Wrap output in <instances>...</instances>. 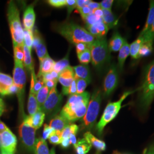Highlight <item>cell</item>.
I'll use <instances>...</instances> for the list:
<instances>
[{
    "label": "cell",
    "instance_id": "cell-52",
    "mask_svg": "<svg viewBox=\"0 0 154 154\" xmlns=\"http://www.w3.org/2000/svg\"><path fill=\"white\" fill-rule=\"evenodd\" d=\"M88 6L91 9V11H94V10H95V9L100 8V3L94 2V1H91V2H90V4H88Z\"/></svg>",
    "mask_w": 154,
    "mask_h": 154
},
{
    "label": "cell",
    "instance_id": "cell-56",
    "mask_svg": "<svg viewBox=\"0 0 154 154\" xmlns=\"http://www.w3.org/2000/svg\"><path fill=\"white\" fill-rule=\"evenodd\" d=\"M92 13L94 14L95 16H96L99 18H102L103 17V11L101 8H99V9H95L93 11H92Z\"/></svg>",
    "mask_w": 154,
    "mask_h": 154
},
{
    "label": "cell",
    "instance_id": "cell-45",
    "mask_svg": "<svg viewBox=\"0 0 154 154\" xmlns=\"http://www.w3.org/2000/svg\"><path fill=\"white\" fill-rule=\"evenodd\" d=\"M48 3L50 5L56 8H60L66 5V0H49Z\"/></svg>",
    "mask_w": 154,
    "mask_h": 154
},
{
    "label": "cell",
    "instance_id": "cell-13",
    "mask_svg": "<svg viewBox=\"0 0 154 154\" xmlns=\"http://www.w3.org/2000/svg\"><path fill=\"white\" fill-rule=\"evenodd\" d=\"M75 79V72L73 67L69 66L59 74L58 81L63 86L62 94L69 95V88Z\"/></svg>",
    "mask_w": 154,
    "mask_h": 154
},
{
    "label": "cell",
    "instance_id": "cell-30",
    "mask_svg": "<svg viewBox=\"0 0 154 154\" xmlns=\"http://www.w3.org/2000/svg\"><path fill=\"white\" fill-rule=\"evenodd\" d=\"M49 93V89L44 85L39 91L38 93L37 94L36 98L37 100L38 104L40 109H41V107L42 106V105H44L47 98L48 97Z\"/></svg>",
    "mask_w": 154,
    "mask_h": 154
},
{
    "label": "cell",
    "instance_id": "cell-29",
    "mask_svg": "<svg viewBox=\"0 0 154 154\" xmlns=\"http://www.w3.org/2000/svg\"><path fill=\"white\" fill-rule=\"evenodd\" d=\"M144 42L143 37L139 36L138 38L134 41L130 45V55L133 59L137 60L139 58V52L142 45Z\"/></svg>",
    "mask_w": 154,
    "mask_h": 154
},
{
    "label": "cell",
    "instance_id": "cell-37",
    "mask_svg": "<svg viewBox=\"0 0 154 154\" xmlns=\"http://www.w3.org/2000/svg\"><path fill=\"white\" fill-rule=\"evenodd\" d=\"M94 25L96 27L97 29L98 30L100 38H104V37L108 32L109 29L106 25V24L103 22V21H100Z\"/></svg>",
    "mask_w": 154,
    "mask_h": 154
},
{
    "label": "cell",
    "instance_id": "cell-11",
    "mask_svg": "<svg viewBox=\"0 0 154 154\" xmlns=\"http://www.w3.org/2000/svg\"><path fill=\"white\" fill-rule=\"evenodd\" d=\"M1 153L5 154H14L16 149L17 140L16 135L8 128L1 134Z\"/></svg>",
    "mask_w": 154,
    "mask_h": 154
},
{
    "label": "cell",
    "instance_id": "cell-25",
    "mask_svg": "<svg viewBox=\"0 0 154 154\" xmlns=\"http://www.w3.org/2000/svg\"><path fill=\"white\" fill-rule=\"evenodd\" d=\"M103 11V21L106 24V25L109 29L113 28L118 24V20L116 18V16L113 14L111 11H107L102 9Z\"/></svg>",
    "mask_w": 154,
    "mask_h": 154
},
{
    "label": "cell",
    "instance_id": "cell-26",
    "mask_svg": "<svg viewBox=\"0 0 154 154\" xmlns=\"http://www.w3.org/2000/svg\"><path fill=\"white\" fill-rule=\"evenodd\" d=\"M77 154H86L91 149V145L85 139H79L74 146Z\"/></svg>",
    "mask_w": 154,
    "mask_h": 154
},
{
    "label": "cell",
    "instance_id": "cell-16",
    "mask_svg": "<svg viewBox=\"0 0 154 154\" xmlns=\"http://www.w3.org/2000/svg\"><path fill=\"white\" fill-rule=\"evenodd\" d=\"M130 55V45L128 43L126 39L124 41V43L122 45L121 49L119 51L118 54V67L122 72L123 69L125 62L128 55Z\"/></svg>",
    "mask_w": 154,
    "mask_h": 154
},
{
    "label": "cell",
    "instance_id": "cell-43",
    "mask_svg": "<svg viewBox=\"0 0 154 154\" xmlns=\"http://www.w3.org/2000/svg\"><path fill=\"white\" fill-rule=\"evenodd\" d=\"M55 131L51 128L49 125H48L45 124L44 125V131L42 134V139L46 140V139H49L50 136Z\"/></svg>",
    "mask_w": 154,
    "mask_h": 154
},
{
    "label": "cell",
    "instance_id": "cell-57",
    "mask_svg": "<svg viewBox=\"0 0 154 154\" xmlns=\"http://www.w3.org/2000/svg\"><path fill=\"white\" fill-rule=\"evenodd\" d=\"M5 110V107L4 101L2 100V99L0 98V116L3 114Z\"/></svg>",
    "mask_w": 154,
    "mask_h": 154
},
{
    "label": "cell",
    "instance_id": "cell-3",
    "mask_svg": "<svg viewBox=\"0 0 154 154\" xmlns=\"http://www.w3.org/2000/svg\"><path fill=\"white\" fill-rule=\"evenodd\" d=\"M57 32L73 44L85 43L91 44L96 38L88 30L74 23H66L58 26Z\"/></svg>",
    "mask_w": 154,
    "mask_h": 154
},
{
    "label": "cell",
    "instance_id": "cell-47",
    "mask_svg": "<svg viewBox=\"0 0 154 154\" xmlns=\"http://www.w3.org/2000/svg\"><path fill=\"white\" fill-rule=\"evenodd\" d=\"M66 7L67 9L68 14H70L72 11L77 8V1L76 0H66Z\"/></svg>",
    "mask_w": 154,
    "mask_h": 154
},
{
    "label": "cell",
    "instance_id": "cell-14",
    "mask_svg": "<svg viewBox=\"0 0 154 154\" xmlns=\"http://www.w3.org/2000/svg\"><path fill=\"white\" fill-rule=\"evenodd\" d=\"M35 21V14L32 6H29L25 9L23 16V22L25 29L33 30Z\"/></svg>",
    "mask_w": 154,
    "mask_h": 154
},
{
    "label": "cell",
    "instance_id": "cell-63",
    "mask_svg": "<svg viewBox=\"0 0 154 154\" xmlns=\"http://www.w3.org/2000/svg\"><path fill=\"white\" fill-rule=\"evenodd\" d=\"M1 154H4V153H1Z\"/></svg>",
    "mask_w": 154,
    "mask_h": 154
},
{
    "label": "cell",
    "instance_id": "cell-23",
    "mask_svg": "<svg viewBox=\"0 0 154 154\" xmlns=\"http://www.w3.org/2000/svg\"><path fill=\"white\" fill-rule=\"evenodd\" d=\"M39 110H40V108L36 98V95L32 91H30L28 103V110L29 116H32L34 115Z\"/></svg>",
    "mask_w": 154,
    "mask_h": 154
},
{
    "label": "cell",
    "instance_id": "cell-27",
    "mask_svg": "<svg viewBox=\"0 0 154 154\" xmlns=\"http://www.w3.org/2000/svg\"><path fill=\"white\" fill-rule=\"evenodd\" d=\"M23 53H24V58H23V63L25 67L27 69L29 72H34V68L33 65V59L32 56V50L29 49L28 48L24 45L23 46Z\"/></svg>",
    "mask_w": 154,
    "mask_h": 154
},
{
    "label": "cell",
    "instance_id": "cell-34",
    "mask_svg": "<svg viewBox=\"0 0 154 154\" xmlns=\"http://www.w3.org/2000/svg\"><path fill=\"white\" fill-rule=\"evenodd\" d=\"M23 43L29 49L32 50L33 44V30L23 29Z\"/></svg>",
    "mask_w": 154,
    "mask_h": 154
},
{
    "label": "cell",
    "instance_id": "cell-28",
    "mask_svg": "<svg viewBox=\"0 0 154 154\" xmlns=\"http://www.w3.org/2000/svg\"><path fill=\"white\" fill-rule=\"evenodd\" d=\"M34 152L35 154H50L46 140L42 138L37 139L34 144Z\"/></svg>",
    "mask_w": 154,
    "mask_h": 154
},
{
    "label": "cell",
    "instance_id": "cell-35",
    "mask_svg": "<svg viewBox=\"0 0 154 154\" xmlns=\"http://www.w3.org/2000/svg\"><path fill=\"white\" fill-rule=\"evenodd\" d=\"M78 131V126L77 125L75 124H69L61 132V139L69 138V136L72 132H77Z\"/></svg>",
    "mask_w": 154,
    "mask_h": 154
},
{
    "label": "cell",
    "instance_id": "cell-8",
    "mask_svg": "<svg viewBox=\"0 0 154 154\" xmlns=\"http://www.w3.org/2000/svg\"><path fill=\"white\" fill-rule=\"evenodd\" d=\"M57 86L50 91L48 97L41 107V110L44 112L45 116H54L60 110L62 100V95L59 93L56 88Z\"/></svg>",
    "mask_w": 154,
    "mask_h": 154
},
{
    "label": "cell",
    "instance_id": "cell-10",
    "mask_svg": "<svg viewBox=\"0 0 154 154\" xmlns=\"http://www.w3.org/2000/svg\"><path fill=\"white\" fill-rule=\"evenodd\" d=\"M13 75V82L18 89L17 94L20 103H22L21 102L23 99L25 86L26 81L23 62L14 60V67Z\"/></svg>",
    "mask_w": 154,
    "mask_h": 154
},
{
    "label": "cell",
    "instance_id": "cell-21",
    "mask_svg": "<svg viewBox=\"0 0 154 154\" xmlns=\"http://www.w3.org/2000/svg\"><path fill=\"white\" fill-rule=\"evenodd\" d=\"M14 84L13 78L10 75L0 72V94L6 95V91Z\"/></svg>",
    "mask_w": 154,
    "mask_h": 154
},
{
    "label": "cell",
    "instance_id": "cell-20",
    "mask_svg": "<svg viewBox=\"0 0 154 154\" xmlns=\"http://www.w3.org/2000/svg\"><path fill=\"white\" fill-rule=\"evenodd\" d=\"M45 116L44 112H43L40 109L33 116H27V119L31 126L35 130H37L42 126V124L44 123Z\"/></svg>",
    "mask_w": 154,
    "mask_h": 154
},
{
    "label": "cell",
    "instance_id": "cell-31",
    "mask_svg": "<svg viewBox=\"0 0 154 154\" xmlns=\"http://www.w3.org/2000/svg\"><path fill=\"white\" fill-rule=\"evenodd\" d=\"M153 43L152 42H143L139 52V58L146 57L150 55L153 49Z\"/></svg>",
    "mask_w": 154,
    "mask_h": 154
},
{
    "label": "cell",
    "instance_id": "cell-55",
    "mask_svg": "<svg viewBox=\"0 0 154 154\" xmlns=\"http://www.w3.org/2000/svg\"><path fill=\"white\" fill-rule=\"evenodd\" d=\"M77 132H72L69 136V139L70 141V143L72 145H75L77 143V139H76V134Z\"/></svg>",
    "mask_w": 154,
    "mask_h": 154
},
{
    "label": "cell",
    "instance_id": "cell-54",
    "mask_svg": "<svg viewBox=\"0 0 154 154\" xmlns=\"http://www.w3.org/2000/svg\"><path fill=\"white\" fill-rule=\"evenodd\" d=\"M60 144H61V146H62L63 149H66V148L69 147L70 146V145L71 144L69 138L65 139H62V140H61Z\"/></svg>",
    "mask_w": 154,
    "mask_h": 154
},
{
    "label": "cell",
    "instance_id": "cell-42",
    "mask_svg": "<svg viewBox=\"0 0 154 154\" xmlns=\"http://www.w3.org/2000/svg\"><path fill=\"white\" fill-rule=\"evenodd\" d=\"M61 132L54 131L49 138L50 143L53 144H59L61 142Z\"/></svg>",
    "mask_w": 154,
    "mask_h": 154
},
{
    "label": "cell",
    "instance_id": "cell-44",
    "mask_svg": "<svg viewBox=\"0 0 154 154\" xmlns=\"http://www.w3.org/2000/svg\"><path fill=\"white\" fill-rule=\"evenodd\" d=\"M79 13L81 16L82 17L83 20H84L87 17L89 16L90 14L92 13V11L91 9L88 8V6H85L82 8L78 9H77Z\"/></svg>",
    "mask_w": 154,
    "mask_h": 154
},
{
    "label": "cell",
    "instance_id": "cell-49",
    "mask_svg": "<svg viewBox=\"0 0 154 154\" xmlns=\"http://www.w3.org/2000/svg\"><path fill=\"white\" fill-rule=\"evenodd\" d=\"M77 94V84H76V79L73 81L71 86L69 88V94L70 95H74Z\"/></svg>",
    "mask_w": 154,
    "mask_h": 154
},
{
    "label": "cell",
    "instance_id": "cell-22",
    "mask_svg": "<svg viewBox=\"0 0 154 154\" xmlns=\"http://www.w3.org/2000/svg\"><path fill=\"white\" fill-rule=\"evenodd\" d=\"M84 138L98 151H105L106 147L105 142L95 137L91 132H86L84 134Z\"/></svg>",
    "mask_w": 154,
    "mask_h": 154
},
{
    "label": "cell",
    "instance_id": "cell-7",
    "mask_svg": "<svg viewBox=\"0 0 154 154\" xmlns=\"http://www.w3.org/2000/svg\"><path fill=\"white\" fill-rule=\"evenodd\" d=\"M102 100L101 91L97 89L94 91L88 103V109L82 119V126L90 129L94 126L99 114Z\"/></svg>",
    "mask_w": 154,
    "mask_h": 154
},
{
    "label": "cell",
    "instance_id": "cell-62",
    "mask_svg": "<svg viewBox=\"0 0 154 154\" xmlns=\"http://www.w3.org/2000/svg\"><path fill=\"white\" fill-rule=\"evenodd\" d=\"M1 148V134H0V149Z\"/></svg>",
    "mask_w": 154,
    "mask_h": 154
},
{
    "label": "cell",
    "instance_id": "cell-12",
    "mask_svg": "<svg viewBox=\"0 0 154 154\" xmlns=\"http://www.w3.org/2000/svg\"><path fill=\"white\" fill-rule=\"evenodd\" d=\"M119 82V75L117 68L114 65H111L105 77L103 90L105 95L109 96L117 88Z\"/></svg>",
    "mask_w": 154,
    "mask_h": 154
},
{
    "label": "cell",
    "instance_id": "cell-41",
    "mask_svg": "<svg viewBox=\"0 0 154 154\" xmlns=\"http://www.w3.org/2000/svg\"><path fill=\"white\" fill-rule=\"evenodd\" d=\"M144 39V42H152L154 41V21L152 26L149 30L144 33L143 35H141Z\"/></svg>",
    "mask_w": 154,
    "mask_h": 154
},
{
    "label": "cell",
    "instance_id": "cell-18",
    "mask_svg": "<svg viewBox=\"0 0 154 154\" xmlns=\"http://www.w3.org/2000/svg\"><path fill=\"white\" fill-rule=\"evenodd\" d=\"M69 124H70L69 122L60 115L55 116L54 118L51 120V121L50 122L49 126L55 131L61 132Z\"/></svg>",
    "mask_w": 154,
    "mask_h": 154
},
{
    "label": "cell",
    "instance_id": "cell-58",
    "mask_svg": "<svg viewBox=\"0 0 154 154\" xmlns=\"http://www.w3.org/2000/svg\"><path fill=\"white\" fill-rule=\"evenodd\" d=\"M8 129V127L6 126L3 122L0 121V134L4 132Z\"/></svg>",
    "mask_w": 154,
    "mask_h": 154
},
{
    "label": "cell",
    "instance_id": "cell-61",
    "mask_svg": "<svg viewBox=\"0 0 154 154\" xmlns=\"http://www.w3.org/2000/svg\"><path fill=\"white\" fill-rule=\"evenodd\" d=\"M55 149H54V148H53V149H51L50 154H55Z\"/></svg>",
    "mask_w": 154,
    "mask_h": 154
},
{
    "label": "cell",
    "instance_id": "cell-2",
    "mask_svg": "<svg viewBox=\"0 0 154 154\" xmlns=\"http://www.w3.org/2000/svg\"><path fill=\"white\" fill-rule=\"evenodd\" d=\"M137 90L139 91V107L145 111L154 99V60L146 66L142 85Z\"/></svg>",
    "mask_w": 154,
    "mask_h": 154
},
{
    "label": "cell",
    "instance_id": "cell-6",
    "mask_svg": "<svg viewBox=\"0 0 154 154\" xmlns=\"http://www.w3.org/2000/svg\"><path fill=\"white\" fill-rule=\"evenodd\" d=\"M134 92V91H126L123 93L121 98L118 101L114 102H111L107 105L103 113V115L97 126V131L99 135H102L105 126L109 123H110V122L112 121L118 115L121 109L122 102L128 96H129L131 94L133 93Z\"/></svg>",
    "mask_w": 154,
    "mask_h": 154
},
{
    "label": "cell",
    "instance_id": "cell-33",
    "mask_svg": "<svg viewBox=\"0 0 154 154\" xmlns=\"http://www.w3.org/2000/svg\"><path fill=\"white\" fill-rule=\"evenodd\" d=\"M69 66V53L65 58L61 60L60 61L55 62L53 70L57 72L58 73H60L64 69H65L67 67Z\"/></svg>",
    "mask_w": 154,
    "mask_h": 154
},
{
    "label": "cell",
    "instance_id": "cell-38",
    "mask_svg": "<svg viewBox=\"0 0 154 154\" xmlns=\"http://www.w3.org/2000/svg\"><path fill=\"white\" fill-rule=\"evenodd\" d=\"M76 79V84H77V94H80L85 92V90L87 88L89 83L82 79Z\"/></svg>",
    "mask_w": 154,
    "mask_h": 154
},
{
    "label": "cell",
    "instance_id": "cell-15",
    "mask_svg": "<svg viewBox=\"0 0 154 154\" xmlns=\"http://www.w3.org/2000/svg\"><path fill=\"white\" fill-rule=\"evenodd\" d=\"M55 61L51 58L49 55L46 57L41 61H40V65L38 73L37 75V77L39 78L42 75L50 73L53 70Z\"/></svg>",
    "mask_w": 154,
    "mask_h": 154
},
{
    "label": "cell",
    "instance_id": "cell-46",
    "mask_svg": "<svg viewBox=\"0 0 154 154\" xmlns=\"http://www.w3.org/2000/svg\"><path fill=\"white\" fill-rule=\"evenodd\" d=\"M114 1L112 0H104L100 3V8L107 11H111V8Z\"/></svg>",
    "mask_w": 154,
    "mask_h": 154
},
{
    "label": "cell",
    "instance_id": "cell-32",
    "mask_svg": "<svg viewBox=\"0 0 154 154\" xmlns=\"http://www.w3.org/2000/svg\"><path fill=\"white\" fill-rule=\"evenodd\" d=\"M34 49H35V51L38 57L39 62L42 61L46 57L49 55L46 49V47L42 39L34 47Z\"/></svg>",
    "mask_w": 154,
    "mask_h": 154
},
{
    "label": "cell",
    "instance_id": "cell-40",
    "mask_svg": "<svg viewBox=\"0 0 154 154\" xmlns=\"http://www.w3.org/2000/svg\"><path fill=\"white\" fill-rule=\"evenodd\" d=\"M103 21L102 18H99L98 17L95 16L94 14L91 13L89 16L87 17L85 20L84 21L86 23L87 26L90 25H94L97 23Z\"/></svg>",
    "mask_w": 154,
    "mask_h": 154
},
{
    "label": "cell",
    "instance_id": "cell-36",
    "mask_svg": "<svg viewBox=\"0 0 154 154\" xmlns=\"http://www.w3.org/2000/svg\"><path fill=\"white\" fill-rule=\"evenodd\" d=\"M78 58L81 63L82 65H88L91 61V55L90 50L88 49L84 51L82 53L77 54Z\"/></svg>",
    "mask_w": 154,
    "mask_h": 154
},
{
    "label": "cell",
    "instance_id": "cell-59",
    "mask_svg": "<svg viewBox=\"0 0 154 154\" xmlns=\"http://www.w3.org/2000/svg\"><path fill=\"white\" fill-rule=\"evenodd\" d=\"M144 154H154V145H151L149 149H146Z\"/></svg>",
    "mask_w": 154,
    "mask_h": 154
},
{
    "label": "cell",
    "instance_id": "cell-53",
    "mask_svg": "<svg viewBox=\"0 0 154 154\" xmlns=\"http://www.w3.org/2000/svg\"><path fill=\"white\" fill-rule=\"evenodd\" d=\"M18 93V89L16 87V86L13 84L12 86H11L9 89L8 90V91H6V95H11V94H17Z\"/></svg>",
    "mask_w": 154,
    "mask_h": 154
},
{
    "label": "cell",
    "instance_id": "cell-60",
    "mask_svg": "<svg viewBox=\"0 0 154 154\" xmlns=\"http://www.w3.org/2000/svg\"><path fill=\"white\" fill-rule=\"evenodd\" d=\"M50 74H51V76L53 77V78L54 79L58 81V77H59V73H58L57 72L53 70L52 72H50Z\"/></svg>",
    "mask_w": 154,
    "mask_h": 154
},
{
    "label": "cell",
    "instance_id": "cell-24",
    "mask_svg": "<svg viewBox=\"0 0 154 154\" xmlns=\"http://www.w3.org/2000/svg\"><path fill=\"white\" fill-rule=\"evenodd\" d=\"M154 21V1L151 0L149 1V14L147 18L146 22L143 28V30L140 33L139 36L143 35L145 33H146L152 25Z\"/></svg>",
    "mask_w": 154,
    "mask_h": 154
},
{
    "label": "cell",
    "instance_id": "cell-1",
    "mask_svg": "<svg viewBox=\"0 0 154 154\" xmlns=\"http://www.w3.org/2000/svg\"><path fill=\"white\" fill-rule=\"evenodd\" d=\"M90 99V94L88 91L72 95L61 110L60 116L70 123L82 119L86 114Z\"/></svg>",
    "mask_w": 154,
    "mask_h": 154
},
{
    "label": "cell",
    "instance_id": "cell-39",
    "mask_svg": "<svg viewBox=\"0 0 154 154\" xmlns=\"http://www.w3.org/2000/svg\"><path fill=\"white\" fill-rule=\"evenodd\" d=\"M23 48V47L21 46H13L14 60L23 62L24 53Z\"/></svg>",
    "mask_w": 154,
    "mask_h": 154
},
{
    "label": "cell",
    "instance_id": "cell-51",
    "mask_svg": "<svg viewBox=\"0 0 154 154\" xmlns=\"http://www.w3.org/2000/svg\"><path fill=\"white\" fill-rule=\"evenodd\" d=\"M57 81H56V80H50V81H45L44 85L49 88L50 91L52 88L57 86Z\"/></svg>",
    "mask_w": 154,
    "mask_h": 154
},
{
    "label": "cell",
    "instance_id": "cell-9",
    "mask_svg": "<svg viewBox=\"0 0 154 154\" xmlns=\"http://www.w3.org/2000/svg\"><path fill=\"white\" fill-rule=\"evenodd\" d=\"M35 131L36 130L28 122L27 116L25 117L19 127V135L26 148L32 152L34 149Z\"/></svg>",
    "mask_w": 154,
    "mask_h": 154
},
{
    "label": "cell",
    "instance_id": "cell-4",
    "mask_svg": "<svg viewBox=\"0 0 154 154\" xmlns=\"http://www.w3.org/2000/svg\"><path fill=\"white\" fill-rule=\"evenodd\" d=\"M91 51V63L98 70L101 71L109 65L111 60V51L105 38L96 39L91 44L89 45Z\"/></svg>",
    "mask_w": 154,
    "mask_h": 154
},
{
    "label": "cell",
    "instance_id": "cell-48",
    "mask_svg": "<svg viewBox=\"0 0 154 154\" xmlns=\"http://www.w3.org/2000/svg\"><path fill=\"white\" fill-rule=\"evenodd\" d=\"M76 47V52L77 54H79L84 51L89 49V45L85 44V43H78L75 44Z\"/></svg>",
    "mask_w": 154,
    "mask_h": 154
},
{
    "label": "cell",
    "instance_id": "cell-19",
    "mask_svg": "<svg viewBox=\"0 0 154 154\" xmlns=\"http://www.w3.org/2000/svg\"><path fill=\"white\" fill-rule=\"evenodd\" d=\"M125 39L123 38L118 32H114L110 39L109 44L110 51L114 52L119 51L124 43Z\"/></svg>",
    "mask_w": 154,
    "mask_h": 154
},
{
    "label": "cell",
    "instance_id": "cell-17",
    "mask_svg": "<svg viewBox=\"0 0 154 154\" xmlns=\"http://www.w3.org/2000/svg\"><path fill=\"white\" fill-rule=\"evenodd\" d=\"M75 72V78L86 80L89 83L91 82V74L88 66L86 65H80L73 67Z\"/></svg>",
    "mask_w": 154,
    "mask_h": 154
},
{
    "label": "cell",
    "instance_id": "cell-5",
    "mask_svg": "<svg viewBox=\"0 0 154 154\" xmlns=\"http://www.w3.org/2000/svg\"><path fill=\"white\" fill-rule=\"evenodd\" d=\"M7 16L13 46L23 47V29L21 23L20 11L13 1H9L8 3Z\"/></svg>",
    "mask_w": 154,
    "mask_h": 154
},
{
    "label": "cell",
    "instance_id": "cell-50",
    "mask_svg": "<svg viewBox=\"0 0 154 154\" xmlns=\"http://www.w3.org/2000/svg\"><path fill=\"white\" fill-rule=\"evenodd\" d=\"M91 1L90 0H77V9H80L85 6H88Z\"/></svg>",
    "mask_w": 154,
    "mask_h": 154
}]
</instances>
